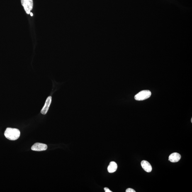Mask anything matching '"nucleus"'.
I'll return each instance as SVG.
<instances>
[{"instance_id":"4","label":"nucleus","mask_w":192,"mask_h":192,"mask_svg":"<svg viewBox=\"0 0 192 192\" xmlns=\"http://www.w3.org/2000/svg\"><path fill=\"white\" fill-rule=\"evenodd\" d=\"M47 146L46 144L36 143L32 146L31 149L32 150L36 151H42L46 150Z\"/></svg>"},{"instance_id":"7","label":"nucleus","mask_w":192,"mask_h":192,"mask_svg":"<svg viewBox=\"0 0 192 192\" xmlns=\"http://www.w3.org/2000/svg\"><path fill=\"white\" fill-rule=\"evenodd\" d=\"M142 167L147 172H151L152 171V167L151 164L145 160L143 161L141 163Z\"/></svg>"},{"instance_id":"2","label":"nucleus","mask_w":192,"mask_h":192,"mask_svg":"<svg viewBox=\"0 0 192 192\" xmlns=\"http://www.w3.org/2000/svg\"><path fill=\"white\" fill-rule=\"evenodd\" d=\"M151 92L149 90H143L141 91L135 96V98L137 101H144L150 97Z\"/></svg>"},{"instance_id":"1","label":"nucleus","mask_w":192,"mask_h":192,"mask_svg":"<svg viewBox=\"0 0 192 192\" xmlns=\"http://www.w3.org/2000/svg\"><path fill=\"white\" fill-rule=\"evenodd\" d=\"M20 132L18 129L7 128L4 132V135L6 138L10 140L15 141L20 137Z\"/></svg>"},{"instance_id":"11","label":"nucleus","mask_w":192,"mask_h":192,"mask_svg":"<svg viewBox=\"0 0 192 192\" xmlns=\"http://www.w3.org/2000/svg\"><path fill=\"white\" fill-rule=\"evenodd\" d=\"M30 15H31V16H33V14L32 13H31H31H30Z\"/></svg>"},{"instance_id":"10","label":"nucleus","mask_w":192,"mask_h":192,"mask_svg":"<svg viewBox=\"0 0 192 192\" xmlns=\"http://www.w3.org/2000/svg\"><path fill=\"white\" fill-rule=\"evenodd\" d=\"M105 191V192H112V191L110 190L109 188H104Z\"/></svg>"},{"instance_id":"3","label":"nucleus","mask_w":192,"mask_h":192,"mask_svg":"<svg viewBox=\"0 0 192 192\" xmlns=\"http://www.w3.org/2000/svg\"><path fill=\"white\" fill-rule=\"evenodd\" d=\"M22 6L27 14H30L33 8V0H21Z\"/></svg>"},{"instance_id":"6","label":"nucleus","mask_w":192,"mask_h":192,"mask_svg":"<svg viewBox=\"0 0 192 192\" xmlns=\"http://www.w3.org/2000/svg\"><path fill=\"white\" fill-rule=\"evenodd\" d=\"M181 158V154L177 153H174L169 156V160L171 162H177L180 161Z\"/></svg>"},{"instance_id":"5","label":"nucleus","mask_w":192,"mask_h":192,"mask_svg":"<svg viewBox=\"0 0 192 192\" xmlns=\"http://www.w3.org/2000/svg\"><path fill=\"white\" fill-rule=\"evenodd\" d=\"M51 101L52 97L49 96L46 100L45 105H44V106L41 110V113L42 114L45 115L47 113L48 111L51 103Z\"/></svg>"},{"instance_id":"9","label":"nucleus","mask_w":192,"mask_h":192,"mask_svg":"<svg viewBox=\"0 0 192 192\" xmlns=\"http://www.w3.org/2000/svg\"><path fill=\"white\" fill-rule=\"evenodd\" d=\"M126 192H136L135 190L131 188H128L126 191Z\"/></svg>"},{"instance_id":"8","label":"nucleus","mask_w":192,"mask_h":192,"mask_svg":"<svg viewBox=\"0 0 192 192\" xmlns=\"http://www.w3.org/2000/svg\"><path fill=\"white\" fill-rule=\"evenodd\" d=\"M118 168V165L115 162H110L108 168V172L109 173H113L116 171Z\"/></svg>"},{"instance_id":"12","label":"nucleus","mask_w":192,"mask_h":192,"mask_svg":"<svg viewBox=\"0 0 192 192\" xmlns=\"http://www.w3.org/2000/svg\"><path fill=\"white\" fill-rule=\"evenodd\" d=\"M191 122L192 123V118H191Z\"/></svg>"}]
</instances>
